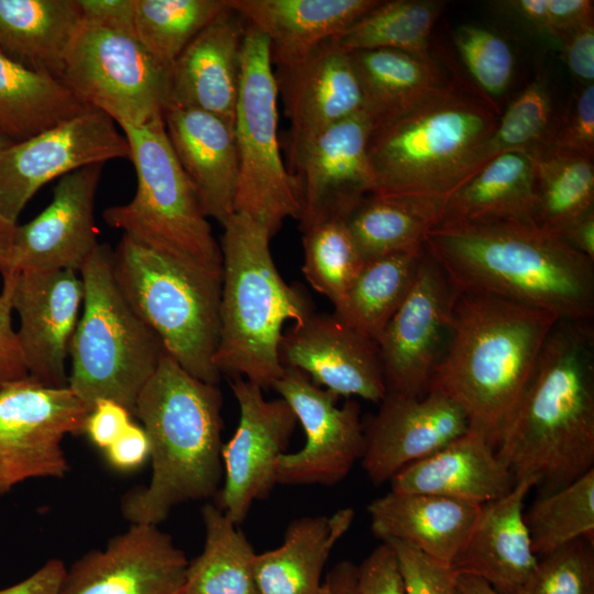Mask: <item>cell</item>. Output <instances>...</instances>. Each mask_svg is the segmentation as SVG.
<instances>
[{"label": "cell", "mask_w": 594, "mask_h": 594, "mask_svg": "<svg viewBox=\"0 0 594 594\" xmlns=\"http://www.w3.org/2000/svg\"><path fill=\"white\" fill-rule=\"evenodd\" d=\"M424 246L455 290L593 320L594 261L532 221L443 222Z\"/></svg>", "instance_id": "1"}, {"label": "cell", "mask_w": 594, "mask_h": 594, "mask_svg": "<svg viewBox=\"0 0 594 594\" xmlns=\"http://www.w3.org/2000/svg\"><path fill=\"white\" fill-rule=\"evenodd\" d=\"M496 453L538 495L594 469L593 320H558Z\"/></svg>", "instance_id": "2"}, {"label": "cell", "mask_w": 594, "mask_h": 594, "mask_svg": "<svg viewBox=\"0 0 594 594\" xmlns=\"http://www.w3.org/2000/svg\"><path fill=\"white\" fill-rule=\"evenodd\" d=\"M558 320L520 302L455 290L449 340L428 392L455 402L470 430L496 450Z\"/></svg>", "instance_id": "3"}, {"label": "cell", "mask_w": 594, "mask_h": 594, "mask_svg": "<svg viewBox=\"0 0 594 594\" xmlns=\"http://www.w3.org/2000/svg\"><path fill=\"white\" fill-rule=\"evenodd\" d=\"M221 408L218 385L163 352L133 413L150 440L152 472L147 485L122 497L130 524L158 526L178 505L215 498L223 480Z\"/></svg>", "instance_id": "4"}, {"label": "cell", "mask_w": 594, "mask_h": 594, "mask_svg": "<svg viewBox=\"0 0 594 594\" xmlns=\"http://www.w3.org/2000/svg\"><path fill=\"white\" fill-rule=\"evenodd\" d=\"M221 237L220 334L215 365L220 374L262 388L283 375L279 344L284 323H301L312 312L305 293L277 271L268 231L234 212Z\"/></svg>", "instance_id": "5"}, {"label": "cell", "mask_w": 594, "mask_h": 594, "mask_svg": "<svg viewBox=\"0 0 594 594\" xmlns=\"http://www.w3.org/2000/svg\"><path fill=\"white\" fill-rule=\"evenodd\" d=\"M498 122L493 106L450 84L373 125L369 156L376 195L446 197Z\"/></svg>", "instance_id": "6"}, {"label": "cell", "mask_w": 594, "mask_h": 594, "mask_svg": "<svg viewBox=\"0 0 594 594\" xmlns=\"http://www.w3.org/2000/svg\"><path fill=\"white\" fill-rule=\"evenodd\" d=\"M119 288L165 351L190 375L218 385L221 275L140 244L128 235L113 250Z\"/></svg>", "instance_id": "7"}, {"label": "cell", "mask_w": 594, "mask_h": 594, "mask_svg": "<svg viewBox=\"0 0 594 594\" xmlns=\"http://www.w3.org/2000/svg\"><path fill=\"white\" fill-rule=\"evenodd\" d=\"M112 255L108 244L99 243L79 270L82 312L70 342L67 386L90 409L106 398L133 415L165 349L119 288Z\"/></svg>", "instance_id": "8"}, {"label": "cell", "mask_w": 594, "mask_h": 594, "mask_svg": "<svg viewBox=\"0 0 594 594\" xmlns=\"http://www.w3.org/2000/svg\"><path fill=\"white\" fill-rule=\"evenodd\" d=\"M121 129L130 146L136 190L128 204L103 211L107 224L152 250L222 275L220 244L170 146L164 119Z\"/></svg>", "instance_id": "9"}, {"label": "cell", "mask_w": 594, "mask_h": 594, "mask_svg": "<svg viewBox=\"0 0 594 594\" xmlns=\"http://www.w3.org/2000/svg\"><path fill=\"white\" fill-rule=\"evenodd\" d=\"M278 92L270 42L246 22L234 118L239 158L234 212L262 224L271 237L287 218L299 220L301 215L298 186L279 148Z\"/></svg>", "instance_id": "10"}, {"label": "cell", "mask_w": 594, "mask_h": 594, "mask_svg": "<svg viewBox=\"0 0 594 594\" xmlns=\"http://www.w3.org/2000/svg\"><path fill=\"white\" fill-rule=\"evenodd\" d=\"M59 80L82 105L106 113L120 128L162 120L173 102L170 67L135 35L84 21Z\"/></svg>", "instance_id": "11"}, {"label": "cell", "mask_w": 594, "mask_h": 594, "mask_svg": "<svg viewBox=\"0 0 594 594\" xmlns=\"http://www.w3.org/2000/svg\"><path fill=\"white\" fill-rule=\"evenodd\" d=\"M90 408L68 387L28 376L0 392V495L33 479H62L69 470L67 435L84 432Z\"/></svg>", "instance_id": "12"}, {"label": "cell", "mask_w": 594, "mask_h": 594, "mask_svg": "<svg viewBox=\"0 0 594 594\" xmlns=\"http://www.w3.org/2000/svg\"><path fill=\"white\" fill-rule=\"evenodd\" d=\"M114 158H130L124 134L106 113L87 107L0 151V213L16 223L26 204L45 184Z\"/></svg>", "instance_id": "13"}, {"label": "cell", "mask_w": 594, "mask_h": 594, "mask_svg": "<svg viewBox=\"0 0 594 594\" xmlns=\"http://www.w3.org/2000/svg\"><path fill=\"white\" fill-rule=\"evenodd\" d=\"M272 387L292 408L305 432L301 449L280 457L277 484L331 486L342 481L364 451L360 404L348 398L339 406L337 394L289 366Z\"/></svg>", "instance_id": "14"}, {"label": "cell", "mask_w": 594, "mask_h": 594, "mask_svg": "<svg viewBox=\"0 0 594 594\" xmlns=\"http://www.w3.org/2000/svg\"><path fill=\"white\" fill-rule=\"evenodd\" d=\"M230 387L240 419L222 446L223 480L215 504L239 526L252 505L266 498L277 484L278 461L286 453L297 419L283 398L266 399L263 388L254 383L233 377Z\"/></svg>", "instance_id": "15"}, {"label": "cell", "mask_w": 594, "mask_h": 594, "mask_svg": "<svg viewBox=\"0 0 594 594\" xmlns=\"http://www.w3.org/2000/svg\"><path fill=\"white\" fill-rule=\"evenodd\" d=\"M454 296V287L426 252L410 290L377 341L386 394L428 393L449 340Z\"/></svg>", "instance_id": "16"}, {"label": "cell", "mask_w": 594, "mask_h": 594, "mask_svg": "<svg viewBox=\"0 0 594 594\" xmlns=\"http://www.w3.org/2000/svg\"><path fill=\"white\" fill-rule=\"evenodd\" d=\"M10 288L29 376L54 387L68 384L66 360L82 306L79 272H21L2 277Z\"/></svg>", "instance_id": "17"}, {"label": "cell", "mask_w": 594, "mask_h": 594, "mask_svg": "<svg viewBox=\"0 0 594 594\" xmlns=\"http://www.w3.org/2000/svg\"><path fill=\"white\" fill-rule=\"evenodd\" d=\"M188 560L156 525L131 524L67 570L61 594H182Z\"/></svg>", "instance_id": "18"}, {"label": "cell", "mask_w": 594, "mask_h": 594, "mask_svg": "<svg viewBox=\"0 0 594 594\" xmlns=\"http://www.w3.org/2000/svg\"><path fill=\"white\" fill-rule=\"evenodd\" d=\"M373 121L365 111L319 133L289 162L300 200V224L328 216L348 217L373 193L369 156Z\"/></svg>", "instance_id": "19"}, {"label": "cell", "mask_w": 594, "mask_h": 594, "mask_svg": "<svg viewBox=\"0 0 594 594\" xmlns=\"http://www.w3.org/2000/svg\"><path fill=\"white\" fill-rule=\"evenodd\" d=\"M364 421L361 464L376 485L470 430L463 409L438 392L413 397L386 394Z\"/></svg>", "instance_id": "20"}, {"label": "cell", "mask_w": 594, "mask_h": 594, "mask_svg": "<svg viewBox=\"0 0 594 594\" xmlns=\"http://www.w3.org/2000/svg\"><path fill=\"white\" fill-rule=\"evenodd\" d=\"M102 164L59 178L50 205L16 226L8 273L73 270L79 272L98 246L95 198Z\"/></svg>", "instance_id": "21"}, {"label": "cell", "mask_w": 594, "mask_h": 594, "mask_svg": "<svg viewBox=\"0 0 594 594\" xmlns=\"http://www.w3.org/2000/svg\"><path fill=\"white\" fill-rule=\"evenodd\" d=\"M279 360L339 397L380 404L386 395L377 343L333 314L312 312L283 332Z\"/></svg>", "instance_id": "22"}, {"label": "cell", "mask_w": 594, "mask_h": 594, "mask_svg": "<svg viewBox=\"0 0 594 594\" xmlns=\"http://www.w3.org/2000/svg\"><path fill=\"white\" fill-rule=\"evenodd\" d=\"M280 74L277 85L290 122L289 162L327 128L364 111L363 89L351 54L331 41Z\"/></svg>", "instance_id": "23"}, {"label": "cell", "mask_w": 594, "mask_h": 594, "mask_svg": "<svg viewBox=\"0 0 594 594\" xmlns=\"http://www.w3.org/2000/svg\"><path fill=\"white\" fill-rule=\"evenodd\" d=\"M536 481L527 477L498 499L481 506L450 568L455 575L483 580L502 594H519L538 558L525 521V499Z\"/></svg>", "instance_id": "24"}, {"label": "cell", "mask_w": 594, "mask_h": 594, "mask_svg": "<svg viewBox=\"0 0 594 594\" xmlns=\"http://www.w3.org/2000/svg\"><path fill=\"white\" fill-rule=\"evenodd\" d=\"M170 146L207 218L234 213L239 158L234 127L212 113L172 103L164 113Z\"/></svg>", "instance_id": "25"}, {"label": "cell", "mask_w": 594, "mask_h": 594, "mask_svg": "<svg viewBox=\"0 0 594 594\" xmlns=\"http://www.w3.org/2000/svg\"><path fill=\"white\" fill-rule=\"evenodd\" d=\"M245 30V20L229 6L205 28L172 65V103L212 113L234 127Z\"/></svg>", "instance_id": "26"}, {"label": "cell", "mask_w": 594, "mask_h": 594, "mask_svg": "<svg viewBox=\"0 0 594 594\" xmlns=\"http://www.w3.org/2000/svg\"><path fill=\"white\" fill-rule=\"evenodd\" d=\"M268 40L272 62L290 68L334 38L378 0H227Z\"/></svg>", "instance_id": "27"}, {"label": "cell", "mask_w": 594, "mask_h": 594, "mask_svg": "<svg viewBox=\"0 0 594 594\" xmlns=\"http://www.w3.org/2000/svg\"><path fill=\"white\" fill-rule=\"evenodd\" d=\"M482 505L443 496L392 491L367 505L371 530L382 542L397 540L451 565Z\"/></svg>", "instance_id": "28"}, {"label": "cell", "mask_w": 594, "mask_h": 594, "mask_svg": "<svg viewBox=\"0 0 594 594\" xmlns=\"http://www.w3.org/2000/svg\"><path fill=\"white\" fill-rule=\"evenodd\" d=\"M396 492L424 493L483 505L506 495L516 480L496 450L469 430L433 454L400 470Z\"/></svg>", "instance_id": "29"}, {"label": "cell", "mask_w": 594, "mask_h": 594, "mask_svg": "<svg viewBox=\"0 0 594 594\" xmlns=\"http://www.w3.org/2000/svg\"><path fill=\"white\" fill-rule=\"evenodd\" d=\"M353 520L351 507L292 520L279 547L255 554L258 594H317L330 553Z\"/></svg>", "instance_id": "30"}, {"label": "cell", "mask_w": 594, "mask_h": 594, "mask_svg": "<svg viewBox=\"0 0 594 594\" xmlns=\"http://www.w3.org/2000/svg\"><path fill=\"white\" fill-rule=\"evenodd\" d=\"M81 23L77 0H0V51L59 79Z\"/></svg>", "instance_id": "31"}, {"label": "cell", "mask_w": 594, "mask_h": 594, "mask_svg": "<svg viewBox=\"0 0 594 594\" xmlns=\"http://www.w3.org/2000/svg\"><path fill=\"white\" fill-rule=\"evenodd\" d=\"M535 206L534 154L513 151L492 158L448 194L439 223L495 220L534 222Z\"/></svg>", "instance_id": "32"}, {"label": "cell", "mask_w": 594, "mask_h": 594, "mask_svg": "<svg viewBox=\"0 0 594 594\" xmlns=\"http://www.w3.org/2000/svg\"><path fill=\"white\" fill-rule=\"evenodd\" d=\"M444 199L376 194L362 199L346 223L364 261L424 248L426 234L440 222Z\"/></svg>", "instance_id": "33"}, {"label": "cell", "mask_w": 594, "mask_h": 594, "mask_svg": "<svg viewBox=\"0 0 594 594\" xmlns=\"http://www.w3.org/2000/svg\"><path fill=\"white\" fill-rule=\"evenodd\" d=\"M350 54L363 89L364 111L373 125L450 85L431 55L394 50Z\"/></svg>", "instance_id": "34"}, {"label": "cell", "mask_w": 594, "mask_h": 594, "mask_svg": "<svg viewBox=\"0 0 594 594\" xmlns=\"http://www.w3.org/2000/svg\"><path fill=\"white\" fill-rule=\"evenodd\" d=\"M87 107L56 77L30 69L0 51V131L19 142Z\"/></svg>", "instance_id": "35"}, {"label": "cell", "mask_w": 594, "mask_h": 594, "mask_svg": "<svg viewBox=\"0 0 594 594\" xmlns=\"http://www.w3.org/2000/svg\"><path fill=\"white\" fill-rule=\"evenodd\" d=\"M201 518L204 548L188 561L182 594H258L246 536L215 503L202 506Z\"/></svg>", "instance_id": "36"}, {"label": "cell", "mask_w": 594, "mask_h": 594, "mask_svg": "<svg viewBox=\"0 0 594 594\" xmlns=\"http://www.w3.org/2000/svg\"><path fill=\"white\" fill-rule=\"evenodd\" d=\"M425 254L424 246L366 261L333 315L377 343L410 290Z\"/></svg>", "instance_id": "37"}, {"label": "cell", "mask_w": 594, "mask_h": 594, "mask_svg": "<svg viewBox=\"0 0 594 594\" xmlns=\"http://www.w3.org/2000/svg\"><path fill=\"white\" fill-rule=\"evenodd\" d=\"M443 3L433 0L380 1L330 41L346 53L394 50L429 56V38Z\"/></svg>", "instance_id": "38"}, {"label": "cell", "mask_w": 594, "mask_h": 594, "mask_svg": "<svg viewBox=\"0 0 594 594\" xmlns=\"http://www.w3.org/2000/svg\"><path fill=\"white\" fill-rule=\"evenodd\" d=\"M534 160V223L559 237L571 222L594 210L593 158L547 150Z\"/></svg>", "instance_id": "39"}, {"label": "cell", "mask_w": 594, "mask_h": 594, "mask_svg": "<svg viewBox=\"0 0 594 594\" xmlns=\"http://www.w3.org/2000/svg\"><path fill=\"white\" fill-rule=\"evenodd\" d=\"M346 218L328 216L300 224L304 262L309 285L338 308L365 261L349 230Z\"/></svg>", "instance_id": "40"}, {"label": "cell", "mask_w": 594, "mask_h": 594, "mask_svg": "<svg viewBox=\"0 0 594 594\" xmlns=\"http://www.w3.org/2000/svg\"><path fill=\"white\" fill-rule=\"evenodd\" d=\"M557 122L550 84L546 75L536 76L512 101L494 131L479 147L465 180L503 153L524 151L536 155L544 151L550 145Z\"/></svg>", "instance_id": "41"}, {"label": "cell", "mask_w": 594, "mask_h": 594, "mask_svg": "<svg viewBox=\"0 0 594 594\" xmlns=\"http://www.w3.org/2000/svg\"><path fill=\"white\" fill-rule=\"evenodd\" d=\"M524 517L538 559L574 540H594V469L560 490L538 495Z\"/></svg>", "instance_id": "42"}, {"label": "cell", "mask_w": 594, "mask_h": 594, "mask_svg": "<svg viewBox=\"0 0 594 594\" xmlns=\"http://www.w3.org/2000/svg\"><path fill=\"white\" fill-rule=\"evenodd\" d=\"M227 9V0H135V36L172 68L186 46Z\"/></svg>", "instance_id": "43"}, {"label": "cell", "mask_w": 594, "mask_h": 594, "mask_svg": "<svg viewBox=\"0 0 594 594\" xmlns=\"http://www.w3.org/2000/svg\"><path fill=\"white\" fill-rule=\"evenodd\" d=\"M519 594H594V540L581 538L539 558Z\"/></svg>", "instance_id": "44"}, {"label": "cell", "mask_w": 594, "mask_h": 594, "mask_svg": "<svg viewBox=\"0 0 594 594\" xmlns=\"http://www.w3.org/2000/svg\"><path fill=\"white\" fill-rule=\"evenodd\" d=\"M461 58L477 86L498 97L508 88L514 73V55L506 41L477 25H461L454 35Z\"/></svg>", "instance_id": "45"}, {"label": "cell", "mask_w": 594, "mask_h": 594, "mask_svg": "<svg viewBox=\"0 0 594 594\" xmlns=\"http://www.w3.org/2000/svg\"><path fill=\"white\" fill-rule=\"evenodd\" d=\"M537 31L557 40L593 18V1L588 0H512L502 2Z\"/></svg>", "instance_id": "46"}, {"label": "cell", "mask_w": 594, "mask_h": 594, "mask_svg": "<svg viewBox=\"0 0 594 594\" xmlns=\"http://www.w3.org/2000/svg\"><path fill=\"white\" fill-rule=\"evenodd\" d=\"M387 542L394 550L406 594H459L455 574L416 548L397 540Z\"/></svg>", "instance_id": "47"}, {"label": "cell", "mask_w": 594, "mask_h": 594, "mask_svg": "<svg viewBox=\"0 0 594 594\" xmlns=\"http://www.w3.org/2000/svg\"><path fill=\"white\" fill-rule=\"evenodd\" d=\"M547 150L594 157L593 84L582 87L564 119L557 122L550 145L544 151Z\"/></svg>", "instance_id": "48"}, {"label": "cell", "mask_w": 594, "mask_h": 594, "mask_svg": "<svg viewBox=\"0 0 594 594\" xmlns=\"http://www.w3.org/2000/svg\"><path fill=\"white\" fill-rule=\"evenodd\" d=\"M358 594H406L397 557L387 542L356 565Z\"/></svg>", "instance_id": "49"}, {"label": "cell", "mask_w": 594, "mask_h": 594, "mask_svg": "<svg viewBox=\"0 0 594 594\" xmlns=\"http://www.w3.org/2000/svg\"><path fill=\"white\" fill-rule=\"evenodd\" d=\"M10 288L3 283L0 293V392L29 376L16 330L12 323Z\"/></svg>", "instance_id": "50"}, {"label": "cell", "mask_w": 594, "mask_h": 594, "mask_svg": "<svg viewBox=\"0 0 594 594\" xmlns=\"http://www.w3.org/2000/svg\"><path fill=\"white\" fill-rule=\"evenodd\" d=\"M132 414L111 399L97 400L87 415L84 432L94 446L106 450L129 426Z\"/></svg>", "instance_id": "51"}, {"label": "cell", "mask_w": 594, "mask_h": 594, "mask_svg": "<svg viewBox=\"0 0 594 594\" xmlns=\"http://www.w3.org/2000/svg\"><path fill=\"white\" fill-rule=\"evenodd\" d=\"M562 43L566 65L583 86L594 79V21L593 18L563 33Z\"/></svg>", "instance_id": "52"}, {"label": "cell", "mask_w": 594, "mask_h": 594, "mask_svg": "<svg viewBox=\"0 0 594 594\" xmlns=\"http://www.w3.org/2000/svg\"><path fill=\"white\" fill-rule=\"evenodd\" d=\"M82 21L135 35V0H77Z\"/></svg>", "instance_id": "53"}, {"label": "cell", "mask_w": 594, "mask_h": 594, "mask_svg": "<svg viewBox=\"0 0 594 594\" xmlns=\"http://www.w3.org/2000/svg\"><path fill=\"white\" fill-rule=\"evenodd\" d=\"M150 440L144 428L131 421L103 452L111 468L129 472L143 465L150 458Z\"/></svg>", "instance_id": "54"}, {"label": "cell", "mask_w": 594, "mask_h": 594, "mask_svg": "<svg viewBox=\"0 0 594 594\" xmlns=\"http://www.w3.org/2000/svg\"><path fill=\"white\" fill-rule=\"evenodd\" d=\"M66 570L62 560L51 559L26 579L0 588V594H61Z\"/></svg>", "instance_id": "55"}, {"label": "cell", "mask_w": 594, "mask_h": 594, "mask_svg": "<svg viewBox=\"0 0 594 594\" xmlns=\"http://www.w3.org/2000/svg\"><path fill=\"white\" fill-rule=\"evenodd\" d=\"M559 238L575 251L594 261V210L571 222Z\"/></svg>", "instance_id": "56"}, {"label": "cell", "mask_w": 594, "mask_h": 594, "mask_svg": "<svg viewBox=\"0 0 594 594\" xmlns=\"http://www.w3.org/2000/svg\"><path fill=\"white\" fill-rule=\"evenodd\" d=\"M317 594H358L356 564L349 560L339 561L327 573Z\"/></svg>", "instance_id": "57"}, {"label": "cell", "mask_w": 594, "mask_h": 594, "mask_svg": "<svg viewBox=\"0 0 594 594\" xmlns=\"http://www.w3.org/2000/svg\"><path fill=\"white\" fill-rule=\"evenodd\" d=\"M16 226V223L11 222L0 213V273L2 276H4L9 270Z\"/></svg>", "instance_id": "58"}, {"label": "cell", "mask_w": 594, "mask_h": 594, "mask_svg": "<svg viewBox=\"0 0 594 594\" xmlns=\"http://www.w3.org/2000/svg\"><path fill=\"white\" fill-rule=\"evenodd\" d=\"M459 594H502L483 580L468 575H455Z\"/></svg>", "instance_id": "59"}, {"label": "cell", "mask_w": 594, "mask_h": 594, "mask_svg": "<svg viewBox=\"0 0 594 594\" xmlns=\"http://www.w3.org/2000/svg\"><path fill=\"white\" fill-rule=\"evenodd\" d=\"M13 139L4 134L2 131H0V151L8 147L9 145L15 143Z\"/></svg>", "instance_id": "60"}]
</instances>
